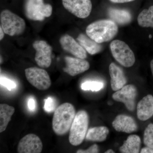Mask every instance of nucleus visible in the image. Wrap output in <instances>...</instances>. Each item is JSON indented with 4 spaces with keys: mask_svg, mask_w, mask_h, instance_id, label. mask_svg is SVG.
I'll return each mask as SVG.
<instances>
[{
    "mask_svg": "<svg viewBox=\"0 0 153 153\" xmlns=\"http://www.w3.org/2000/svg\"><path fill=\"white\" fill-rule=\"evenodd\" d=\"M89 38L99 44L111 41L118 31L117 24L111 19H102L91 23L86 28Z\"/></svg>",
    "mask_w": 153,
    "mask_h": 153,
    "instance_id": "1",
    "label": "nucleus"
},
{
    "mask_svg": "<svg viewBox=\"0 0 153 153\" xmlns=\"http://www.w3.org/2000/svg\"><path fill=\"white\" fill-rule=\"evenodd\" d=\"M74 106L68 102L60 105L55 110L52 119V129L57 135L65 134L70 130L76 115Z\"/></svg>",
    "mask_w": 153,
    "mask_h": 153,
    "instance_id": "2",
    "label": "nucleus"
},
{
    "mask_svg": "<svg viewBox=\"0 0 153 153\" xmlns=\"http://www.w3.org/2000/svg\"><path fill=\"white\" fill-rule=\"evenodd\" d=\"M89 123V117L85 111L77 112L69 132V143L74 146L81 144L86 136Z\"/></svg>",
    "mask_w": 153,
    "mask_h": 153,
    "instance_id": "3",
    "label": "nucleus"
},
{
    "mask_svg": "<svg viewBox=\"0 0 153 153\" xmlns=\"http://www.w3.org/2000/svg\"><path fill=\"white\" fill-rule=\"evenodd\" d=\"M1 27L5 33L10 36H20L25 32L26 23L24 19L8 10L0 15Z\"/></svg>",
    "mask_w": 153,
    "mask_h": 153,
    "instance_id": "4",
    "label": "nucleus"
},
{
    "mask_svg": "<svg viewBox=\"0 0 153 153\" xmlns=\"http://www.w3.org/2000/svg\"><path fill=\"white\" fill-rule=\"evenodd\" d=\"M113 56L122 66L130 67L135 62V57L132 50L128 44L120 40L112 41L110 45Z\"/></svg>",
    "mask_w": 153,
    "mask_h": 153,
    "instance_id": "5",
    "label": "nucleus"
},
{
    "mask_svg": "<svg viewBox=\"0 0 153 153\" xmlns=\"http://www.w3.org/2000/svg\"><path fill=\"white\" fill-rule=\"evenodd\" d=\"M25 16L30 20L43 21L52 15V7L44 3V0H26Z\"/></svg>",
    "mask_w": 153,
    "mask_h": 153,
    "instance_id": "6",
    "label": "nucleus"
},
{
    "mask_svg": "<svg viewBox=\"0 0 153 153\" xmlns=\"http://www.w3.org/2000/svg\"><path fill=\"white\" fill-rule=\"evenodd\" d=\"M25 73L28 82L39 90H47L51 86L49 74L43 68L30 67L25 69Z\"/></svg>",
    "mask_w": 153,
    "mask_h": 153,
    "instance_id": "7",
    "label": "nucleus"
},
{
    "mask_svg": "<svg viewBox=\"0 0 153 153\" xmlns=\"http://www.w3.org/2000/svg\"><path fill=\"white\" fill-rule=\"evenodd\" d=\"M62 2L66 10L80 19L87 18L92 10L91 0H62Z\"/></svg>",
    "mask_w": 153,
    "mask_h": 153,
    "instance_id": "8",
    "label": "nucleus"
},
{
    "mask_svg": "<svg viewBox=\"0 0 153 153\" xmlns=\"http://www.w3.org/2000/svg\"><path fill=\"white\" fill-rule=\"evenodd\" d=\"M33 46L36 51L35 59L37 65L41 68L49 67L52 63V47L43 40L35 41Z\"/></svg>",
    "mask_w": 153,
    "mask_h": 153,
    "instance_id": "9",
    "label": "nucleus"
},
{
    "mask_svg": "<svg viewBox=\"0 0 153 153\" xmlns=\"http://www.w3.org/2000/svg\"><path fill=\"white\" fill-rule=\"evenodd\" d=\"M137 90L133 85H125L120 90L117 91L112 95V98L117 102H123L130 111H133L135 108L136 98Z\"/></svg>",
    "mask_w": 153,
    "mask_h": 153,
    "instance_id": "10",
    "label": "nucleus"
},
{
    "mask_svg": "<svg viewBox=\"0 0 153 153\" xmlns=\"http://www.w3.org/2000/svg\"><path fill=\"white\" fill-rule=\"evenodd\" d=\"M43 150V143L37 135L29 134L20 140L18 146L19 153H40Z\"/></svg>",
    "mask_w": 153,
    "mask_h": 153,
    "instance_id": "11",
    "label": "nucleus"
},
{
    "mask_svg": "<svg viewBox=\"0 0 153 153\" xmlns=\"http://www.w3.org/2000/svg\"><path fill=\"white\" fill-rule=\"evenodd\" d=\"M60 44L62 49L75 57L85 59L87 53L84 48L73 37L68 34L61 36Z\"/></svg>",
    "mask_w": 153,
    "mask_h": 153,
    "instance_id": "12",
    "label": "nucleus"
},
{
    "mask_svg": "<svg viewBox=\"0 0 153 153\" xmlns=\"http://www.w3.org/2000/svg\"><path fill=\"white\" fill-rule=\"evenodd\" d=\"M66 66L63 71L71 76H75L87 71L90 64L85 59L66 56L65 57Z\"/></svg>",
    "mask_w": 153,
    "mask_h": 153,
    "instance_id": "13",
    "label": "nucleus"
},
{
    "mask_svg": "<svg viewBox=\"0 0 153 153\" xmlns=\"http://www.w3.org/2000/svg\"><path fill=\"white\" fill-rule=\"evenodd\" d=\"M112 126L116 131L130 134L136 131L138 126L133 118L129 116L120 114L112 122Z\"/></svg>",
    "mask_w": 153,
    "mask_h": 153,
    "instance_id": "14",
    "label": "nucleus"
},
{
    "mask_svg": "<svg viewBox=\"0 0 153 153\" xmlns=\"http://www.w3.org/2000/svg\"><path fill=\"white\" fill-rule=\"evenodd\" d=\"M109 72L111 85L113 90L117 91L125 86L127 80L121 68L115 63H111L109 66Z\"/></svg>",
    "mask_w": 153,
    "mask_h": 153,
    "instance_id": "15",
    "label": "nucleus"
},
{
    "mask_svg": "<svg viewBox=\"0 0 153 153\" xmlns=\"http://www.w3.org/2000/svg\"><path fill=\"white\" fill-rule=\"evenodd\" d=\"M137 116L140 120H147L153 116V96L144 97L138 102L137 107Z\"/></svg>",
    "mask_w": 153,
    "mask_h": 153,
    "instance_id": "16",
    "label": "nucleus"
},
{
    "mask_svg": "<svg viewBox=\"0 0 153 153\" xmlns=\"http://www.w3.org/2000/svg\"><path fill=\"white\" fill-rule=\"evenodd\" d=\"M108 15L110 19L120 25H128L132 20L131 14L129 11L124 9L110 8L108 10Z\"/></svg>",
    "mask_w": 153,
    "mask_h": 153,
    "instance_id": "17",
    "label": "nucleus"
},
{
    "mask_svg": "<svg viewBox=\"0 0 153 153\" xmlns=\"http://www.w3.org/2000/svg\"><path fill=\"white\" fill-rule=\"evenodd\" d=\"M78 41L84 49L91 55H94L99 53L102 49L101 44L97 43L93 39L89 38L87 35L81 34L76 38Z\"/></svg>",
    "mask_w": 153,
    "mask_h": 153,
    "instance_id": "18",
    "label": "nucleus"
},
{
    "mask_svg": "<svg viewBox=\"0 0 153 153\" xmlns=\"http://www.w3.org/2000/svg\"><path fill=\"white\" fill-rule=\"evenodd\" d=\"M141 141L139 137L137 135H131L124 142L123 145L120 148L122 153H139Z\"/></svg>",
    "mask_w": 153,
    "mask_h": 153,
    "instance_id": "19",
    "label": "nucleus"
},
{
    "mask_svg": "<svg viewBox=\"0 0 153 153\" xmlns=\"http://www.w3.org/2000/svg\"><path fill=\"white\" fill-rule=\"evenodd\" d=\"M108 134L109 129L106 127H95L88 131L85 139L91 141L101 142L106 139Z\"/></svg>",
    "mask_w": 153,
    "mask_h": 153,
    "instance_id": "20",
    "label": "nucleus"
},
{
    "mask_svg": "<svg viewBox=\"0 0 153 153\" xmlns=\"http://www.w3.org/2000/svg\"><path fill=\"white\" fill-rule=\"evenodd\" d=\"M15 111L13 107L7 104L0 105V132L5 131Z\"/></svg>",
    "mask_w": 153,
    "mask_h": 153,
    "instance_id": "21",
    "label": "nucleus"
},
{
    "mask_svg": "<svg viewBox=\"0 0 153 153\" xmlns=\"http://www.w3.org/2000/svg\"><path fill=\"white\" fill-rule=\"evenodd\" d=\"M137 22L142 27L153 28V5L143 10L139 15Z\"/></svg>",
    "mask_w": 153,
    "mask_h": 153,
    "instance_id": "22",
    "label": "nucleus"
},
{
    "mask_svg": "<svg viewBox=\"0 0 153 153\" xmlns=\"http://www.w3.org/2000/svg\"><path fill=\"white\" fill-rule=\"evenodd\" d=\"M143 143L146 146L153 149V124H149L146 128L143 135Z\"/></svg>",
    "mask_w": 153,
    "mask_h": 153,
    "instance_id": "23",
    "label": "nucleus"
},
{
    "mask_svg": "<svg viewBox=\"0 0 153 153\" xmlns=\"http://www.w3.org/2000/svg\"><path fill=\"white\" fill-rule=\"evenodd\" d=\"M104 87V84L98 81H86L82 83L81 88L84 91L91 90L92 91H99Z\"/></svg>",
    "mask_w": 153,
    "mask_h": 153,
    "instance_id": "24",
    "label": "nucleus"
},
{
    "mask_svg": "<svg viewBox=\"0 0 153 153\" xmlns=\"http://www.w3.org/2000/svg\"><path fill=\"white\" fill-rule=\"evenodd\" d=\"M1 85L7 88L9 90L11 91L16 87L15 82L11 79L6 77H1Z\"/></svg>",
    "mask_w": 153,
    "mask_h": 153,
    "instance_id": "25",
    "label": "nucleus"
},
{
    "mask_svg": "<svg viewBox=\"0 0 153 153\" xmlns=\"http://www.w3.org/2000/svg\"><path fill=\"white\" fill-rule=\"evenodd\" d=\"M55 108V102L52 97H49L45 100L44 109L48 112H52Z\"/></svg>",
    "mask_w": 153,
    "mask_h": 153,
    "instance_id": "26",
    "label": "nucleus"
},
{
    "mask_svg": "<svg viewBox=\"0 0 153 153\" xmlns=\"http://www.w3.org/2000/svg\"><path fill=\"white\" fill-rule=\"evenodd\" d=\"M77 153H97L99 152L98 146L94 144L86 150L79 149L76 152Z\"/></svg>",
    "mask_w": 153,
    "mask_h": 153,
    "instance_id": "27",
    "label": "nucleus"
},
{
    "mask_svg": "<svg viewBox=\"0 0 153 153\" xmlns=\"http://www.w3.org/2000/svg\"><path fill=\"white\" fill-rule=\"evenodd\" d=\"M28 108L30 111H34L36 109V101L33 97H31L28 101Z\"/></svg>",
    "mask_w": 153,
    "mask_h": 153,
    "instance_id": "28",
    "label": "nucleus"
},
{
    "mask_svg": "<svg viewBox=\"0 0 153 153\" xmlns=\"http://www.w3.org/2000/svg\"><path fill=\"white\" fill-rule=\"evenodd\" d=\"M141 153H153V149L149 147L146 146L141 150Z\"/></svg>",
    "mask_w": 153,
    "mask_h": 153,
    "instance_id": "29",
    "label": "nucleus"
},
{
    "mask_svg": "<svg viewBox=\"0 0 153 153\" xmlns=\"http://www.w3.org/2000/svg\"><path fill=\"white\" fill-rule=\"evenodd\" d=\"M109 1L111 2L120 4V3L130 2L135 0H109Z\"/></svg>",
    "mask_w": 153,
    "mask_h": 153,
    "instance_id": "30",
    "label": "nucleus"
},
{
    "mask_svg": "<svg viewBox=\"0 0 153 153\" xmlns=\"http://www.w3.org/2000/svg\"><path fill=\"white\" fill-rule=\"evenodd\" d=\"M5 33L4 30H3L2 28L1 27H0V40L1 41L4 38V36Z\"/></svg>",
    "mask_w": 153,
    "mask_h": 153,
    "instance_id": "31",
    "label": "nucleus"
},
{
    "mask_svg": "<svg viewBox=\"0 0 153 153\" xmlns=\"http://www.w3.org/2000/svg\"><path fill=\"white\" fill-rule=\"evenodd\" d=\"M150 67L151 71H152V74L153 76V59L150 62Z\"/></svg>",
    "mask_w": 153,
    "mask_h": 153,
    "instance_id": "32",
    "label": "nucleus"
},
{
    "mask_svg": "<svg viewBox=\"0 0 153 153\" xmlns=\"http://www.w3.org/2000/svg\"><path fill=\"white\" fill-rule=\"evenodd\" d=\"M105 153H114L115 152L112 149H108L105 152Z\"/></svg>",
    "mask_w": 153,
    "mask_h": 153,
    "instance_id": "33",
    "label": "nucleus"
}]
</instances>
